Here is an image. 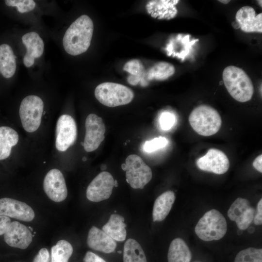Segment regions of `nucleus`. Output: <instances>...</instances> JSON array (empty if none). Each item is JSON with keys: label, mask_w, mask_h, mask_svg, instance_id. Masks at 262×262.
Returning a JSON list of instances; mask_svg holds the SVG:
<instances>
[{"label": "nucleus", "mask_w": 262, "mask_h": 262, "mask_svg": "<svg viewBox=\"0 0 262 262\" xmlns=\"http://www.w3.org/2000/svg\"><path fill=\"white\" fill-rule=\"evenodd\" d=\"M83 261L84 262H106L102 258L91 251L86 253Z\"/></svg>", "instance_id": "nucleus-35"}, {"label": "nucleus", "mask_w": 262, "mask_h": 262, "mask_svg": "<svg viewBox=\"0 0 262 262\" xmlns=\"http://www.w3.org/2000/svg\"><path fill=\"white\" fill-rule=\"evenodd\" d=\"M43 109V101L38 96L30 95L23 99L19 114L22 125L26 131L33 132L38 129Z\"/></svg>", "instance_id": "nucleus-6"}, {"label": "nucleus", "mask_w": 262, "mask_h": 262, "mask_svg": "<svg viewBox=\"0 0 262 262\" xmlns=\"http://www.w3.org/2000/svg\"><path fill=\"white\" fill-rule=\"evenodd\" d=\"M237 232H238L237 233H238L239 235H240L242 233V230L239 229L238 230Z\"/></svg>", "instance_id": "nucleus-43"}, {"label": "nucleus", "mask_w": 262, "mask_h": 262, "mask_svg": "<svg viewBox=\"0 0 262 262\" xmlns=\"http://www.w3.org/2000/svg\"><path fill=\"white\" fill-rule=\"evenodd\" d=\"M227 225L222 214L215 209L207 212L198 221L195 231L201 240L204 241L218 240L226 233Z\"/></svg>", "instance_id": "nucleus-4"}, {"label": "nucleus", "mask_w": 262, "mask_h": 262, "mask_svg": "<svg viewBox=\"0 0 262 262\" xmlns=\"http://www.w3.org/2000/svg\"><path fill=\"white\" fill-rule=\"evenodd\" d=\"M16 68V57L12 48L8 44L0 45V72L5 78H10Z\"/></svg>", "instance_id": "nucleus-22"}, {"label": "nucleus", "mask_w": 262, "mask_h": 262, "mask_svg": "<svg viewBox=\"0 0 262 262\" xmlns=\"http://www.w3.org/2000/svg\"><path fill=\"white\" fill-rule=\"evenodd\" d=\"M114 186L116 187L118 186V182L116 180H115L114 181Z\"/></svg>", "instance_id": "nucleus-42"}, {"label": "nucleus", "mask_w": 262, "mask_h": 262, "mask_svg": "<svg viewBox=\"0 0 262 262\" xmlns=\"http://www.w3.org/2000/svg\"><path fill=\"white\" fill-rule=\"evenodd\" d=\"M118 253H121V251H118Z\"/></svg>", "instance_id": "nucleus-46"}, {"label": "nucleus", "mask_w": 262, "mask_h": 262, "mask_svg": "<svg viewBox=\"0 0 262 262\" xmlns=\"http://www.w3.org/2000/svg\"><path fill=\"white\" fill-rule=\"evenodd\" d=\"M77 136L76 122L68 115H63L58 118L56 128L55 146L60 151L66 150L75 143Z\"/></svg>", "instance_id": "nucleus-9"}, {"label": "nucleus", "mask_w": 262, "mask_h": 262, "mask_svg": "<svg viewBox=\"0 0 262 262\" xmlns=\"http://www.w3.org/2000/svg\"><path fill=\"white\" fill-rule=\"evenodd\" d=\"M0 215L26 222L34 218L33 209L25 202L8 197L0 198Z\"/></svg>", "instance_id": "nucleus-14"}, {"label": "nucleus", "mask_w": 262, "mask_h": 262, "mask_svg": "<svg viewBox=\"0 0 262 262\" xmlns=\"http://www.w3.org/2000/svg\"><path fill=\"white\" fill-rule=\"evenodd\" d=\"M196 164L201 170L221 175L228 170L229 162L223 151L216 148H211L205 155L197 160Z\"/></svg>", "instance_id": "nucleus-11"}, {"label": "nucleus", "mask_w": 262, "mask_h": 262, "mask_svg": "<svg viewBox=\"0 0 262 262\" xmlns=\"http://www.w3.org/2000/svg\"><path fill=\"white\" fill-rule=\"evenodd\" d=\"M255 210L249 205L245 198L238 197L231 204L228 212V216L234 221L239 229L248 228L253 220Z\"/></svg>", "instance_id": "nucleus-13"}, {"label": "nucleus", "mask_w": 262, "mask_h": 262, "mask_svg": "<svg viewBox=\"0 0 262 262\" xmlns=\"http://www.w3.org/2000/svg\"><path fill=\"white\" fill-rule=\"evenodd\" d=\"M168 144V140L164 137L160 136L147 141L143 145V149L147 152H152L164 147Z\"/></svg>", "instance_id": "nucleus-32"}, {"label": "nucleus", "mask_w": 262, "mask_h": 262, "mask_svg": "<svg viewBox=\"0 0 262 262\" xmlns=\"http://www.w3.org/2000/svg\"><path fill=\"white\" fill-rule=\"evenodd\" d=\"M255 231V229L254 227H250L248 229V232L249 233H253Z\"/></svg>", "instance_id": "nucleus-39"}, {"label": "nucleus", "mask_w": 262, "mask_h": 262, "mask_svg": "<svg viewBox=\"0 0 262 262\" xmlns=\"http://www.w3.org/2000/svg\"><path fill=\"white\" fill-rule=\"evenodd\" d=\"M159 122L162 130L164 131L169 130L174 126L175 123V116L169 112H164L160 117Z\"/></svg>", "instance_id": "nucleus-33"}, {"label": "nucleus", "mask_w": 262, "mask_h": 262, "mask_svg": "<svg viewBox=\"0 0 262 262\" xmlns=\"http://www.w3.org/2000/svg\"><path fill=\"white\" fill-rule=\"evenodd\" d=\"M18 134L13 129L0 127V160L7 158L10 155L12 147L18 141Z\"/></svg>", "instance_id": "nucleus-24"}, {"label": "nucleus", "mask_w": 262, "mask_h": 262, "mask_svg": "<svg viewBox=\"0 0 262 262\" xmlns=\"http://www.w3.org/2000/svg\"><path fill=\"white\" fill-rule=\"evenodd\" d=\"M11 222L10 217L0 215V235L5 233Z\"/></svg>", "instance_id": "nucleus-36"}, {"label": "nucleus", "mask_w": 262, "mask_h": 262, "mask_svg": "<svg viewBox=\"0 0 262 262\" xmlns=\"http://www.w3.org/2000/svg\"><path fill=\"white\" fill-rule=\"evenodd\" d=\"M189 122L197 133L204 136L215 134L222 125L218 112L208 105H200L195 108L189 115Z\"/></svg>", "instance_id": "nucleus-3"}, {"label": "nucleus", "mask_w": 262, "mask_h": 262, "mask_svg": "<svg viewBox=\"0 0 262 262\" xmlns=\"http://www.w3.org/2000/svg\"><path fill=\"white\" fill-rule=\"evenodd\" d=\"M123 69L131 74L128 78V81L131 84L134 85L141 82L142 86L147 85V82L145 79L146 73L143 65L139 60L136 59L130 60L125 65Z\"/></svg>", "instance_id": "nucleus-27"}, {"label": "nucleus", "mask_w": 262, "mask_h": 262, "mask_svg": "<svg viewBox=\"0 0 262 262\" xmlns=\"http://www.w3.org/2000/svg\"><path fill=\"white\" fill-rule=\"evenodd\" d=\"M100 168L101 170H105L107 168V166L105 164H102Z\"/></svg>", "instance_id": "nucleus-41"}, {"label": "nucleus", "mask_w": 262, "mask_h": 262, "mask_svg": "<svg viewBox=\"0 0 262 262\" xmlns=\"http://www.w3.org/2000/svg\"><path fill=\"white\" fill-rule=\"evenodd\" d=\"M94 24L91 18L83 15L75 20L66 31L63 39L66 51L73 56L85 52L89 48Z\"/></svg>", "instance_id": "nucleus-1"}, {"label": "nucleus", "mask_w": 262, "mask_h": 262, "mask_svg": "<svg viewBox=\"0 0 262 262\" xmlns=\"http://www.w3.org/2000/svg\"><path fill=\"white\" fill-rule=\"evenodd\" d=\"M85 135L83 147L87 152L97 149L104 140L106 131L102 119L95 114L89 115L85 120Z\"/></svg>", "instance_id": "nucleus-8"}, {"label": "nucleus", "mask_w": 262, "mask_h": 262, "mask_svg": "<svg viewBox=\"0 0 262 262\" xmlns=\"http://www.w3.org/2000/svg\"><path fill=\"white\" fill-rule=\"evenodd\" d=\"M179 0H155L149 3L150 13L159 18L170 19L175 16L177 10L175 5Z\"/></svg>", "instance_id": "nucleus-25"}, {"label": "nucleus", "mask_w": 262, "mask_h": 262, "mask_svg": "<svg viewBox=\"0 0 262 262\" xmlns=\"http://www.w3.org/2000/svg\"><path fill=\"white\" fill-rule=\"evenodd\" d=\"M4 239L10 246L24 249L31 243L33 235L26 226L19 222L13 221L4 234Z\"/></svg>", "instance_id": "nucleus-15"}, {"label": "nucleus", "mask_w": 262, "mask_h": 262, "mask_svg": "<svg viewBox=\"0 0 262 262\" xmlns=\"http://www.w3.org/2000/svg\"><path fill=\"white\" fill-rule=\"evenodd\" d=\"M73 250L72 246L67 241H58L51 249V262H68Z\"/></svg>", "instance_id": "nucleus-29"}, {"label": "nucleus", "mask_w": 262, "mask_h": 262, "mask_svg": "<svg viewBox=\"0 0 262 262\" xmlns=\"http://www.w3.org/2000/svg\"><path fill=\"white\" fill-rule=\"evenodd\" d=\"M254 223L256 225L262 224V199L261 198L257 204V212L254 217Z\"/></svg>", "instance_id": "nucleus-37"}, {"label": "nucleus", "mask_w": 262, "mask_h": 262, "mask_svg": "<svg viewBox=\"0 0 262 262\" xmlns=\"http://www.w3.org/2000/svg\"><path fill=\"white\" fill-rule=\"evenodd\" d=\"M33 262H49V254L48 249L41 248L34 257Z\"/></svg>", "instance_id": "nucleus-34"}, {"label": "nucleus", "mask_w": 262, "mask_h": 262, "mask_svg": "<svg viewBox=\"0 0 262 262\" xmlns=\"http://www.w3.org/2000/svg\"><path fill=\"white\" fill-rule=\"evenodd\" d=\"M95 96L103 105L114 107L131 102L134 98V93L130 88L124 85L105 82L96 87Z\"/></svg>", "instance_id": "nucleus-5"}, {"label": "nucleus", "mask_w": 262, "mask_h": 262, "mask_svg": "<svg viewBox=\"0 0 262 262\" xmlns=\"http://www.w3.org/2000/svg\"><path fill=\"white\" fill-rule=\"evenodd\" d=\"M218 1L224 4H227L230 1V0H218Z\"/></svg>", "instance_id": "nucleus-40"}, {"label": "nucleus", "mask_w": 262, "mask_h": 262, "mask_svg": "<svg viewBox=\"0 0 262 262\" xmlns=\"http://www.w3.org/2000/svg\"><path fill=\"white\" fill-rule=\"evenodd\" d=\"M200 262L199 261H196V262Z\"/></svg>", "instance_id": "nucleus-47"}, {"label": "nucleus", "mask_w": 262, "mask_h": 262, "mask_svg": "<svg viewBox=\"0 0 262 262\" xmlns=\"http://www.w3.org/2000/svg\"><path fill=\"white\" fill-rule=\"evenodd\" d=\"M191 257V251L183 239L177 238L172 240L168 251V262H190Z\"/></svg>", "instance_id": "nucleus-23"}, {"label": "nucleus", "mask_w": 262, "mask_h": 262, "mask_svg": "<svg viewBox=\"0 0 262 262\" xmlns=\"http://www.w3.org/2000/svg\"><path fill=\"white\" fill-rule=\"evenodd\" d=\"M87 243L90 248L105 253L114 252L116 247L115 241L95 226L88 232Z\"/></svg>", "instance_id": "nucleus-18"}, {"label": "nucleus", "mask_w": 262, "mask_h": 262, "mask_svg": "<svg viewBox=\"0 0 262 262\" xmlns=\"http://www.w3.org/2000/svg\"><path fill=\"white\" fill-rule=\"evenodd\" d=\"M234 262H262V249L249 247L240 251Z\"/></svg>", "instance_id": "nucleus-30"}, {"label": "nucleus", "mask_w": 262, "mask_h": 262, "mask_svg": "<svg viewBox=\"0 0 262 262\" xmlns=\"http://www.w3.org/2000/svg\"><path fill=\"white\" fill-rule=\"evenodd\" d=\"M253 166L259 172H262V155H259L254 160Z\"/></svg>", "instance_id": "nucleus-38"}, {"label": "nucleus", "mask_w": 262, "mask_h": 262, "mask_svg": "<svg viewBox=\"0 0 262 262\" xmlns=\"http://www.w3.org/2000/svg\"><path fill=\"white\" fill-rule=\"evenodd\" d=\"M112 175L106 171L99 173L90 183L86 195L87 199L93 202H99L110 197L114 187Z\"/></svg>", "instance_id": "nucleus-10"}, {"label": "nucleus", "mask_w": 262, "mask_h": 262, "mask_svg": "<svg viewBox=\"0 0 262 262\" xmlns=\"http://www.w3.org/2000/svg\"><path fill=\"white\" fill-rule=\"evenodd\" d=\"M43 188L49 198L54 202H61L67 197L65 180L58 169H52L48 172L44 180Z\"/></svg>", "instance_id": "nucleus-12"}, {"label": "nucleus", "mask_w": 262, "mask_h": 262, "mask_svg": "<svg viewBox=\"0 0 262 262\" xmlns=\"http://www.w3.org/2000/svg\"><path fill=\"white\" fill-rule=\"evenodd\" d=\"M258 2L260 3V4H261V6H262V0H258Z\"/></svg>", "instance_id": "nucleus-44"}, {"label": "nucleus", "mask_w": 262, "mask_h": 262, "mask_svg": "<svg viewBox=\"0 0 262 262\" xmlns=\"http://www.w3.org/2000/svg\"><path fill=\"white\" fill-rule=\"evenodd\" d=\"M190 38L191 36L189 34H178L167 45L166 50L168 55L173 54L183 61L190 55L192 46L198 41V39L191 40Z\"/></svg>", "instance_id": "nucleus-19"}, {"label": "nucleus", "mask_w": 262, "mask_h": 262, "mask_svg": "<svg viewBox=\"0 0 262 262\" xmlns=\"http://www.w3.org/2000/svg\"><path fill=\"white\" fill-rule=\"evenodd\" d=\"M82 160L83 161H86V158L85 157H84L83 159H82Z\"/></svg>", "instance_id": "nucleus-45"}, {"label": "nucleus", "mask_w": 262, "mask_h": 262, "mask_svg": "<svg viewBox=\"0 0 262 262\" xmlns=\"http://www.w3.org/2000/svg\"><path fill=\"white\" fill-rule=\"evenodd\" d=\"M223 81L230 96L241 102L250 100L253 95L254 87L252 81L241 68L230 66L223 72Z\"/></svg>", "instance_id": "nucleus-2"}, {"label": "nucleus", "mask_w": 262, "mask_h": 262, "mask_svg": "<svg viewBox=\"0 0 262 262\" xmlns=\"http://www.w3.org/2000/svg\"><path fill=\"white\" fill-rule=\"evenodd\" d=\"M236 20L241 30L246 33L262 32V14L256 15L251 6H245L236 13Z\"/></svg>", "instance_id": "nucleus-16"}, {"label": "nucleus", "mask_w": 262, "mask_h": 262, "mask_svg": "<svg viewBox=\"0 0 262 262\" xmlns=\"http://www.w3.org/2000/svg\"><path fill=\"white\" fill-rule=\"evenodd\" d=\"M125 164L126 180L132 188L143 189L151 180V168L138 155H129Z\"/></svg>", "instance_id": "nucleus-7"}, {"label": "nucleus", "mask_w": 262, "mask_h": 262, "mask_svg": "<svg viewBox=\"0 0 262 262\" xmlns=\"http://www.w3.org/2000/svg\"><path fill=\"white\" fill-rule=\"evenodd\" d=\"M175 195L172 191H167L155 200L152 211L154 222L164 220L169 214L175 200Z\"/></svg>", "instance_id": "nucleus-20"}, {"label": "nucleus", "mask_w": 262, "mask_h": 262, "mask_svg": "<svg viewBox=\"0 0 262 262\" xmlns=\"http://www.w3.org/2000/svg\"><path fill=\"white\" fill-rule=\"evenodd\" d=\"M123 262H147L140 245L134 239H128L124 244Z\"/></svg>", "instance_id": "nucleus-26"}, {"label": "nucleus", "mask_w": 262, "mask_h": 262, "mask_svg": "<svg viewBox=\"0 0 262 262\" xmlns=\"http://www.w3.org/2000/svg\"><path fill=\"white\" fill-rule=\"evenodd\" d=\"M126 227L123 217L114 213L111 215L108 222L103 226L102 230L115 241L122 242L126 238Z\"/></svg>", "instance_id": "nucleus-21"}, {"label": "nucleus", "mask_w": 262, "mask_h": 262, "mask_svg": "<svg viewBox=\"0 0 262 262\" xmlns=\"http://www.w3.org/2000/svg\"><path fill=\"white\" fill-rule=\"evenodd\" d=\"M5 3L8 6L16 7L17 11L21 13L33 10L36 5L33 0H6Z\"/></svg>", "instance_id": "nucleus-31"}, {"label": "nucleus", "mask_w": 262, "mask_h": 262, "mask_svg": "<svg viewBox=\"0 0 262 262\" xmlns=\"http://www.w3.org/2000/svg\"><path fill=\"white\" fill-rule=\"evenodd\" d=\"M175 67L171 64L159 62L155 64L146 73L147 80H164L175 73Z\"/></svg>", "instance_id": "nucleus-28"}, {"label": "nucleus", "mask_w": 262, "mask_h": 262, "mask_svg": "<svg viewBox=\"0 0 262 262\" xmlns=\"http://www.w3.org/2000/svg\"><path fill=\"white\" fill-rule=\"evenodd\" d=\"M23 44L26 48V53L23 58V63L27 67L32 66L34 59L42 56L44 50L43 39L36 32L28 33L22 37Z\"/></svg>", "instance_id": "nucleus-17"}]
</instances>
